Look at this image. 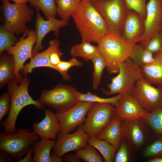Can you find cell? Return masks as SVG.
Returning a JSON list of instances; mask_svg holds the SVG:
<instances>
[{
  "mask_svg": "<svg viewBox=\"0 0 162 162\" xmlns=\"http://www.w3.org/2000/svg\"><path fill=\"white\" fill-rule=\"evenodd\" d=\"M99 52L105 60L110 74L118 73L121 64L129 58L131 46L122 37L108 34L98 44Z\"/></svg>",
  "mask_w": 162,
  "mask_h": 162,
  "instance_id": "3",
  "label": "cell"
},
{
  "mask_svg": "<svg viewBox=\"0 0 162 162\" xmlns=\"http://www.w3.org/2000/svg\"><path fill=\"white\" fill-rule=\"evenodd\" d=\"M95 103L79 101L64 111L56 114L59 122L60 133L66 134L84 122L87 113Z\"/></svg>",
  "mask_w": 162,
  "mask_h": 162,
  "instance_id": "12",
  "label": "cell"
},
{
  "mask_svg": "<svg viewBox=\"0 0 162 162\" xmlns=\"http://www.w3.org/2000/svg\"><path fill=\"white\" fill-rule=\"evenodd\" d=\"M148 113L131 94H122L113 115L122 121L142 118Z\"/></svg>",
  "mask_w": 162,
  "mask_h": 162,
  "instance_id": "16",
  "label": "cell"
},
{
  "mask_svg": "<svg viewBox=\"0 0 162 162\" xmlns=\"http://www.w3.org/2000/svg\"><path fill=\"white\" fill-rule=\"evenodd\" d=\"M71 16L80 34L82 40L98 44L109 34L104 18L88 0H83Z\"/></svg>",
  "mask_w": 162,
  "mask_h": 162,
  "instance_id": "1",
  "label": "cell"
},
{
  "mask_svg": "<svg viewBox=\"0 0 162 162\" xmlns=\"http://www.w3.org/2000/svg\"><path fill=\"white\" fill-rule=\"evenodd\" d=\"M49 44V45L47 49L42 52H38L33 55L30 62L24 65L21 70L23 76L26 75L28 73H31L34 68L40 67H48L58 71L56 67L50 63V58L52 52L59 49L60 42L56 38L50 40Z\"/></svg>",
  "mask_w": 162,
  "mask_h": 162,
  "instance_id": "19",
  "label": "cell"
},
{
  "mask_svg": "<svg viewBox=\"0 0 162 162\" xmlns=\"http://www.w3.org/2000/svg\"><path fill=\"white\" fill-rule=\"evenodd\" d=\"M128 8L132 10L142 17L146 18V0H124Z\"/></svg>",
  "mask_w": 162,
  "mask_h": 162,
  "instance_id": "37",
  "label": "cell"
},
{
  "mask_svg": "<svg viewBox=\"0 0 162 162\" xmlns=\"http://www.w3.org/2000/svg\"><path fill=\"white\" fill-rule=\"evenodd\" d=\"M122 94H118L117 95L112 97L104 98L99 97L96 95L91 92L86 93H79L78 100L79 101L92 102L95 103L109 104L116 106Z\"/></svg>",
  "mask_w": 162,
  "mask_h": 162,
  "instance_id": "33",
  "label": "cell"
},
{
  "mask_svg": "<svg viewBox=\"0 0 162 162\" xmlns=\"http://www.w3.org/2000/svg\"><path fill=\"white\" fill-rule=\"evenodd\" d=\"M154 55L140 44L133 46L129 58L135 64L141 68L154 61Z\"/></svg>",
  "mask_w": 162,
  "mask_h": 162,
  "instance_id": "27",
  "label": "cell"
},
{
  "mask_svg": "<svg viewBox=\"0 0 162 162\" xmlns=\"http://www.w3.org/2000/svg\"><path fill=\"white\" fill-rule=\"evenodd\" d=\"M149 162H162V157L152 158L148 160Z\"/></svg>",
  "mask_w": 162,
  "mask_h": 162,
  "instance_id": "45",
  "label": "cell"
},
{
  "mask_svg": "<svg viewBox=\"0 0 162 162\" xmlns=\"http://www.w3.org/2000/svg\"><path fill=\"white\" fill-rule=\"evenodd\" d=\"M36 41L35 31L31 29L24 33L15 45L6 50L8 53L12 55L14 58L15 68L14 74V78L19 82L22 77L19 72L23 68L26 60L33 57V47Z\"/></svg>",
  "mask_w": 162,
  "mask_h": 162,
  "instance_id": "9",
  "label": "cell"
},
{
  "mask_svg": "<svg viewBox=\"0 0 162 162\" xmlns=\"http://www.w3.org/2000/svg\"><path fill=\"white\" fill-rule=\"evenodd\" d=\"M68 23V20H57L55 16L45 20L40 15L39 10H37L35 23L36 41L33 49V55L38 53V51L45 47L42 45V42L48 33L53 32L55 35L57 36L60 28L66 26Z\"/></svg>",
  "mask_w": 162,
  "mask_h": 162,
  "instance_id": "15",
  "label": "cell"
},
{
  "mask_svg": "<svg viewBox=\"0 0 162 162\" xmlns=\"http://www.w3.org/2000/svg\"><path fill=\"white\" fill-rule=\"evenodd\" d=\"M14 158L8 153L4 151L0 150V162H14Z\"/></svg>",
  "mask_w": 162,
  "mask_h": 162,
  "instance_id": "42",
  "label": "cell"
},
{
  "mask_svg": "<svg viewBox=\"0 0 162 162\" xmlns=\"http://www.w3.org/2000/svg\"><path fill=\"white\" fill-rule=\"evenodd\" d=\"M91 61L94 67L92 87L94 89L96 90L98 88L100 84L103 72L104 69L106 67V64L99 52Z\"/></svg>",
  "mask_w": 162,
  "mask_h": 162,
  "instance_id": "31",
  "label": "cell"
},
{
  "mask_svg": "<svg viewBox=\"0 0 162 162\" xmlns=\"http://www.w3.org/2000/svg\"><path fill=\"white\" fill-rule=\"evenodd\" d=\"M28 2L36 10H41L47 20L55 16L57 13L55 0H29Z\"/></svg>",
  "mask_w": 162,
  "mask_h": 162,
  "instance_id": "30",
  "label": "cell"
},
{
  "mask_svg": "<svg viewBox=\"0 0 162 162\" xmlns=\"http://www.w3.org/2000/svg\"><path fill=\"white\" fill-rule=\"evenodd\" d=\"M123 137L127 138L135 147L140 146L145 139L144 121L142 118L123 121Z\"/></svg>",
  "mask_w": 162,
  "mask_h": 162,
  "instance_id": "21",
  "label": "cell"
},
{
  "mask_svg": "<svg viewBox=\"0 0 162 162\" xmlns=\"http://www.w3.org/2000/svg\"><path fill=\"white\" fill-rule=\"evenodd\" d=\"M143 47L154 54L162 51V31L155 35Z\"/></svg>",
  "mask_w": 162,
  "mask_h": 162,
  "instance_id": "38",
  "label": "cell"
},
{
  "mask_svg": "<svg viewBox=\"0 0 162 162\" xmlns=\"http://www.w3.org/2000/svg\"><path fill=\"white\" fill-rule=\"evenodd\" d=\"M45 116L39 122H34L33 132L41 138L55 140L59 132L60 126L56 114L48 109L44 110Z\"/></svg>",
  "mask_w": 162,
  "mask_h": 162,
  "instance_id": "18",
  "label": "cell"
},
{
  "mask_svg": "<svg viewBox=\"0 0 162 162\" xmlns=\"http://www.w3.org/2000/svg\"><path fill=\"white\" fill-rule=\"evenodd\" d=\"M158 52L159 53L160 55V56H161V58H162V51Z\"/></svg>",
  "mask_w": 162,
  "mask_h": 162,
  "instance_id": "48",
  "label": "cell"
},
{
  "mask_svg": "<svg viewBox=\"0 0 162 162\" xmlns=\"http://www.w3.org/2000/svg\"><path fill=\"white\" fill-rule=\"evenodd\" d=\"M145 78L136 82L131 95L148 112L162 108V87L156 88Z\"/></svg>",
  "mask_w": 162,
  "mask_h": 162,
  "instance_id": "11",
  "label": "cell"
},
{
  "mask_svg": "<svg viewBox=\"0 0 162 162\" xmlns=\"http://www.w3.org/2000/svg\"><path fill=\"white\" fill-rule=\"evenodd\" d=\"M79 93L72 86L60 84L52 89L42 91L39 100L44 105L62 112L79 102Z\"/></svg>",
  "mask_w": 162,
  "mask_h": 162,
  "instance_id": "8",
  "label": "cell"
},
{
  "mask_svg": "<svg viewBox=\"0 0 162 162\" xmlns=\"http://www.w3.org/2000/svg\"><path fill=\"white\" fill-rule=\"evenodd\" d=\"M64 161L65 162H80V160L76 154H66L64 155Z\"/></svg>",
  "mask_w": 162,
  "mask_h": 162,
  "instance_id": "44",
  "label": "cell"
},
{
  "mask_svg": "<svg viewBox=\"0 0 162 162\" xmlns=\"http://www.w3.org/2000/svg\"><path fill=\"white\" fill-rule=\"evenodd\" d=\"M83 0H55L57 13L62 19L68 20Z\"/></svg>",
  "mask_w": 162,
  "mask_h": 162,
  "instance_id": "28",
  "label": "cell"
},
{
  "mask_svg": "<svg viewBox=\"0 0 162 162\" xmlns=\"http://www.w3.org/2000/svg\"><path fill=\"white\" fill-rule=\"evenodd\" d=\"M92 4L104 18L109 34L123 37L124 23L130 10L124 0H110Z\"/></svg>",
  "mask_w": 162,
  "mask_h": 162,
  "instance_id": "6",
  "label": "cell"
},
{
  "mask_svg": "<svg viewBox=\"0 0 162 162\" xmlns=\"http://www.w3.org/2000/svg\"><path fill=\"white\" fill-rule=\"evenodd\" d=\"M118 74L111 80L107 88L109 90H102L107 95L116 94H131L136 82L144 77L142 69L128 58L120 66Z\"/></svg>",
  "mask_w": 162,
  "mask_h": 162,
  "instance_id": "5",
  "label": "cell"
},
{
  "mask_svg": "<svg viewBox=\"0 0 162 162\" xmlns=\"http://www.w3.org/2000/svg\"><path fill=\"white\" fill-rule=\"evenodd\" d=\"M39 137L33 131L25 128L17 129L11 134L1 131L0 149L18 160L25 156L31 146L39 140Z\"/></svg>",
  "mask_w": 162,
  "mask_h": 162,
  "instance_id": "4",
  "label": "cell"
},
{
  "mask_svg": "<svg viewBox=\"0 0 162 162\" xmlns=\"http://www.w3.org/2000/svg\"><path fill=\"white\" fill-rule=\"evenodd\" d=\"M88 137L82 123L72 134L59 133L52 149L56 154L62 157L69 152L76 151L86 147Z\"/></svg>",
  "mask_w": 162,
  "mask_h": 162,
  "instance_id": "13",
  "label": "cell"
},
{
  "mask_svg": "<svg viewBox=\"0 0 162 162\" xmlns=\"http://www.w3.org/2000/svg\"><path fill=\"white\" fill-rule=\"evenodd\" d=\"M144 34L139 41L143 46L162 31V0H149L146 4Z\"/></svg>",
  "mask_w": 162,
  "mask_h": 162,
  "instance_id": "14",
  "label": "cell"
},
{
  "mask_svg": "<svg viewBox=\"0 0 162 162\" xmlns=\"http://www.w3.org/2000/svg\"><path fill=\"white\" fill-rule=\"evenodd\" d=\"M91 3H93L95 2L105 1L110 0H88Z\"/></svg>",
  "mask_w": 162,
  "mask_h": 162,
  "instance_id": "47",
  "label": "cell"
},
{
  "mask_svg": "<svg viewBox=\"0 0 162 162\" xmlns=\"http://www.w3.org/2000/svg\"><path fill=\"white\" fill-rule=\"evenodd\" d=\"M145 18L130 10L124 21L123 38L132 47L139 42L145 30Z\"/></svg>",
  "mask_w": 162,
  "mask_h": 162,
  "instance_id": "17",
  "label": "cell"
},
{
  "mask_svg": "<svg viewBox=\"0 0 162 162\" xmlns=\"http://www.w3.org/2000/svg\"><path fill=\"white\" fill-rule=\"evenodd\" d=\"M83 65L82 63L75 57H72L69 61H61L56 65L58 71L62 75L63 79L65 81L70 80V77L67 71L71 67L76 66L81 67Z\"/></svg>",
  "mask_w": 162,
  "mask_h": 162,
  "instance_id": "35",
  "label": "cell"
},
{
  "mask_svg": "<svg viewBox=\"0 0 162 162\" xmlns=\"http://www.w3.org/2000/svg\"><path fill=\"white\" fill-rule=\"evenodd\" d=\"M154 61L141 68L144 77L151 84L162 87V58L158 52L154 55Z\"/></svg>",
  "mask_w": 162,
  "mask_h": 162,
  "instance_id": "23",
  "label": "cell"
},
{
  "mask_svg": "<svg viewBox=\"0 0 162 162\" xmlns=\"http://www.w3.org/2000/svg\"><path fill=\"white\" fill-rule=\"evenodd\" d=\"M14 34L7 29L3 26H0V55L4 50L15 45L18 41Z\"/></svg>",
  "mask_w": 162,
  "mask_h": 162,
  "instance_id": "34",
  "label": "cell"
},
{
  "mask_svg": "<svg viewBox=\"0 0 162 162\" xmlns=\"http://www.w3.org/2000/svg\"><path fill=\"white\" fill-rule=\"evenodd\" d=\"M114 107L109 104L95 103L88 111L84 129L88 136H96L109 123L113 114Z\"/></svg>",
  "mask_w": 162,
  "mask_h": 162,
  "instance_id": "10",
  "label": "cell"
},
{
  "mask_svg": "<svg viewBox=\"0 0 162 162\" xmlns=\"http://www.w3.org/2000/svg\"><path fill=\"white\" fill-rule=\"evenodd\" d=\"M95 148L87 145L84 148L76 151L79 159L86 162H103L104 159L97 152Z\"/></svg>",
  "mask_w": 162,
  "mask_h": 162,
  "instance_id": "32",
  "label": "cell"
},
{
  "mask_svg": "<svg viewBox=\"0 0 162 162\" xmlns=\"http://www.w3.org/2000/svg\"><path fill=\"white\" fill-rule=\"evenodd\" d=\"M122 121L113 115L108 124L96 136L118 149L123 137Z\"/></svg>",
  "mask_w": 162,
  "mask_h": 162,
  "instance_id": "22",
  "label": "cell"
},
{
  "mask_svg": "<svg viewBox=\"0 0 162 162\" xmlns=\"http://www.w3.org/2000/svg\"><path fill=\"white\" fill-rule=\"evenodd\" d=\"M55 140L41 138L34 143L32 148L34 152L33 162H62V157L51 150L54 146Z\"/></svg>",
  "mask_w": 162,
  "mask_h": 162,
  "instance_id": "20",
  "label": "cell"
},
{
  "mask_svg": "<svg viewBox=\"0 0 162 162\" xmlns=\"http://www.w3.org/2000/svg\"><path fill=\"white\" fill-rule=\"evenodd\" d=\"M87 143L100 152L105 162L114 161L116 152L118 149L107 141L98 139L96 136H91L88 137Z\"/></svg>",
  "mask_w": 162,
  "mask_h": 162,
  "instance_id": "24",
  "label": "cell"
},
{
  "mask_svg": "<svg viewBox=\"0 0 162 162\" xmlns=\"http://www.w3.org/2000/svg\"><path fill=\"white\" fill-rule=\"evenodd\" d=\"M62 55V54L60 52V49L52 52L50 55V58L51 64L56 67V65L61 61L60 57Z\"/></svg>",
  "mask_w": 162,
  "mask_h": 162,
  "instance_id": "41",
  "label": "cell"
},
{
  "mask_svg": "<svg viewBox=\"0 0 162 162\" xmlns=\"http://www.w3.org/2000/svg\"><path fill=\"white\" fill-rule=\"evenodd\" d=\"M142 119L156 136L162 135V108L148 112Z\"/></svg>",
  "mask_w": 162,
  "mask_h": 162,
  "instance_id": "29",
  "label": "cell"
},
{
  "mask_svg": "<svg viewBox=\"0 0 162 162\" xmlns=\"http://www.w3.org/2000/svg\"><path fill=\"white\" fill-rule=\"evenodd\" d=\"M115 155V162H127L128 161V149L126 145L121 144Z\"/></svg>",
  "mask_w": 162,
  "mask_h": 162,
  "instance_id": "40",
  "label": "cell"
},
{
  "mask_svg": "<svg viewBox=\"0 0 162 162\" xmlns=\"http://www.w3.org/2000/svg\"><path fill=\"white\" fill-rule=\"evenodd\" d=\"M30 83V79L27 75L22 76L19 82L14 78L8 83L11 106L8 116L2 124L3 131L6 134H11L15 132L17 117L25 106L33 105L38 110H45L44 105L39 100H33L29 94L28 87Z\"/></svg>",
  "mask_w": 162,
  "mask_h": 162,
  "instance_id": "2",
  "label": "cell"
},
{
  "mask_svg": "<svg viewBox=\"0 0 162 162\" xmlns=\"http://www.w3.org/2000/svg\"><path fill=\"white\" fill-rule=\"evenodd\" d=\"M1 1L2 2L5 1H12L16 4H22L26 3L27 2H28L29 0H1Z\"/></svg>",
  "mask_w": 162,
  "mask_h": 162,
  "instance_id": "46",
  "label": "cell"
},
{
  "mask_svg": "<svg viewBox=\"0 0 162 162\" xmlns=\"http://www.w3.org/2000/svg\"><path fill=\"white\" fill-rule=\"evenodd\" d=\"M99 52L98 46L93 45L89 42L82 40L81 43L71 46L70 53L73 57H81L88 62L92 60Z\"/></svg>",
  "mask_w": 162,
  "mask_h": 162,
  "instance_id": "25",
  "label": "cell"
},
{
  "mask_svg": "<svg viewBox=\"0 0 162 162\" xmlns=\"http://www.w3.org/2000/svg\"><path fill=\"white\" fill-rule=\"evenodd\" d=\"M2 2L1 9L4 19L3 26L17 35L28 32L29 30L26 23L32 19L34 13L32 9L26 3Z\"/></svg>",
  "mask_w": 162,
  "mask_h": 162,
  "instance_id": "7",
  "label": "cell"
},
{
  "mask_svg": "<svg viewBox=\"0 0 162 162\" xmlns=\"http://www.w3.org/2000/svg\"><path fill=\"white\" fill-rule=\"evenodd\" d=\"M157 136L156 140L144 150L143 155L145 157H162V135Z\"/></svg>",
  "mask_w": 162,
  "mask_h": 162,
  "instance_id": "36",
  "label": "cell"
},
{
  "mask_svg": "<svg viewBox=\"0 0 162 162\" xmlns=\"http://www.w3.org/2000/svg\"><path fill=\"white\" fill-rule=\"evenodd\" d=\"M11 106L10 100L8 93L3 94L0 97V122L9 113Z\"/></svg>",
  "mask_w": 162,
  "mask_h": 162,
  "instance_id": "39",
  "label": "cell"
},
{
  "mask_svg": "<svg viewBox=\"0 0 162 162\" xmlns=\"http://www.w3.org/2000/svg\"><path fill=\"white\" fill-rule=\"evenodd\" d=\"M1 55L0 58L1 88L14 78V72L15 68L14 60L12 55L6 53Z\"/></svg>",
  "mask_w": 162,
  "mask_h": 162,
  "instance_id": "26",
  "label": "cell"
},
{
  "mask_svg": "<svg viewBox=\"0 0 162 162\" xmlns=\"http://www.w3.org/2000/svg\"><path fill=\"white\" fill-rule=\"evenodd\" d=\"M33 152L32 148H30L25 156L22 158L18 160L20 162H33L32 154Z\"/></svg>",
  "mask_w": 162,
  "mask_h": 162,
  "instance_id": "43",
  "label": "cell"
}]
</instances>
